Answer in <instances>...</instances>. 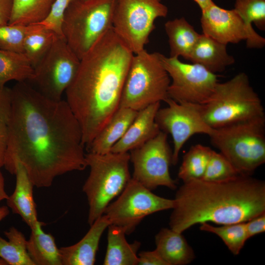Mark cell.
Listing matches in <instances>:
<instances>
[{"mask_svg":"<svg viewBox=\"0 0 265 265\" xmlns=\"http://www.w3.org/2000/svg\"><path fill=\"white\" fill-rule=\"evenodd\" d=\"M110 224L106 215L98 218L77 243L59 248L62 265H93L104 231Z\"/></svg>","mask_w":265,"mask_h":265,"instance_id":"cell-17","label":"cell"},{"mask_svg":"<svg viewBox=\"0 0 265 265\" xmlns=\"http://www.w3.org/2000/svg\"><path fill=\"white\" fill-rule=\"evenodd\" d=\"M11 89L4 166L14 173L20 162L34 186H50L54 179L87 167L80 125L66 101L50 99L27 81Z\"/></svg>","mask_w":265,"mask_h":265,"instance_id":"cell-1","label":"cell"},{"mask_svg":"<svg viewBox=\"0 0 265 265\" xmlns=\"http://www.w3.org/2000/svg\"><path fill=\"white\" fill-rule=\"evenodd\" d=\"M8 141L7 125L0 123V168L4 166Z\"/></svg>","mask_w":265,"mask_h":265,"instance_id":"cell-38","label":"cell"},{"mask_svg":"<svg viewBox=\"0 0 265 265\" xmlns=\"http://www.w3.org/2000/svg\"><path fill=\"white\" fill-rule=\"evenodd\" d=\"M107 228V244L103 265H138L140 242L135 240L129 243L125 232L120 227L110 224Z\"/></svg>","mask_w":265,"mask_h":265,"instance_id":"cell-22","label":"cell"},{"mask_svg":"<svg viewBox=\"0 0 265 265\" xmlns=\"http://www.w3.org/2000/svg\"><path fill=\"white\" fill-rule=\"evenodd\" d=\"M213 150L201 144L191 146L183 156L178 171V178L183 182L202 179Z\"/></svg>","mask_w":265,"mask_h":265,"instance_id":"cell-29","label":"cell"},{"mask_svg":"<svg viewBox=\"0 0 265 265\" xmlns=\"http://www.w3.org/2000/svg\"><path fill=\"white\" fill-rule=\"evenodd\" d=\"M31 25L0 26V49L22 53L24 38Z\"/></svg>","mask_w":265,"mask_h":265,"instance_id":"cell-33","label":"cell"},{"mask_svg":"<svg viewBox=\"0 0 265 265\" xmlns=\"http://www.w3.org/2000/svg\"><path fill=\"white\" fill-rule=\"evenodd\" d=\"M116 0H74L66 9L62 33L80 59L94 44L112 27Z\"/></svg>","mask_w":265,"mask_h":265,"instance_id":"cell-8","label":"cell"},{"mask_svg":"<svg viewBox=\"0 0 265 265\" xmlns=\"http://www.w3.org/2000/svg\"><path fill=\"white\" fill-rule=\"evenodd\" d=\"M11 108V89L5 86H0V123L7 124Z\"/></svg>","mask_w":265,"mask_h":265,"instance_id":"cell-35","label":"cell"},{"mask_svg":"<svg viewBox=\"0 0 265 265\" xmlns=\"http://www.w3.org/2000/svg\"><path fill=\"white\" fill-rule=\"evenodd\" d=\"M248 239L265 232V213L257 215L245 222Z\"/></svg>","mask_w":265,"mask_h":265,"instance_id":"cell-36","label":"cell"},{"mask_svg":"<svg viewBox=\"0 0 265 265\" xmlns=\"http://www.w3.org/2000/svg\"><path fill=\"white\" fill-rule=\"evenodd\" d=\"M4 234L8 240L0 236V258L9 265H35L28 253L24 235L15 227Z\"/></svg>","mask_w":265,"mask_h":265,"instance_id":"cell-28","label":"cell"},{"mask_svg":"<svg viewBox=\"0 0 265 265\" xmlns=\"http://www.w3.org/2000/svg\"><path fill=\"white\" fill-rule=\"evenodd\" d=\"M201 231L213 233L219 237L230 252L238 255L248 239L245 222H239L215 226L209 222L200 224Z\"/></svg>","mask_w":265,"mask_h":265,"instance_id":"cell-30","label":"cell"},{"mask_svg":"<svg viewBox=\"0 0 265 265\" xmlns=\"http://www.w3.org/2000/svg\"><path fill=\"white\" fill-rule=\"evenodd\" d=\"M248 29L256 32L252 24L265 29V0H235L234 8Z\"/></svg>","mask_w":265,"mask_h":265,"instance_id":"cell-31","label":"cell"},{"mask_svg":"<svg viewBox=\"0 0 265 265\" xmlns=\"http://www.w3.org/2000/svg\"><path fill=\"white\" fill-rule=\"evenodd\" d=\"M174 200L158 196L132 178L117 199L105 210L110 224L122 228L126 235L132 233L146 216L172 209Z\"/></svg>","mask_w":265,"mask_h":265,"instance_id":"cell-11","label":"cell"},{"mask_svg":"<svg viewBox=\"0 0 265 265\" xmlns=\"http://www.w3.org/2000/svg\"><path fill=\"white\" fill-rule=\"evenodd\" d=\"M226 46L208 36L200 34L188 60L213 73L223 72L235 62L233 56L228 53Z\"/></svg>","mask_w":265,"mask_h":265,"instance_id":"cell-20","label":"cell"},{"mask_svg":"<svg viewBox=\"0 0 265 265\" xmlns=\"http://www.w3.org/2000/svg\"><path fill=\"white\" fill-rule=\"evenodd\" d=\"M164 29L168 39L170 56L188 60L200 34L184 17L167 21Z\"/></svg>","mask_w":265,"mask_h":265,"instance_id":"cell-24","label":"cell"},{"mask_svg":"<svg viewBox=\"0 0 265 265\" xmlns=\"http://www.w3.org/2000/svg\"><path fill=\"white\" fill-rule=\"evenodd\" d=\"M0 265H8L7 263L2 259L0 258Z\"/></svg>","mask_w":265,"mask_h":265,"instance_id":"cell-43","label":"cell"},{"mask_svg":"<svg viewBox=\"0 0 265 265\" xmlns=\"http://www.w3.org/2000/svg\"><path fill=\"white\" fill-rule=\"evenodd\" d=\"M162 54L145 49L134 54L127 73L119 107L139 111L169 97L170 77L162 61Z\"/></svg>","mask_w":265,"mask_h":265,"instance_id":"cell-7","label":"cell"},{"mask_svg":"<svg viewBox=\"0 0 265 265\" xmlns=\"http://www.w3.org/2000/svg\"><path fill=\"white\" fill-rule=\"evenodd\" d=\"M74 0H55L51 11L42 22L39 23L54 32L58 36H62V25L65 12Z\"/></svg>","mask_w":265,"mask_h":265,"instance_id":"cell-34","label":"cell"},{"mask_svg":"<svg viewBox=\"0 0 265 265\" xmlns=\"http://www.w3.org/2000/svg\"><path fill=\"white\" fill-rule=\"evenodd\" d=\"M34 69L22 53L0 49V86L11 80H31Z\"/></svg>","mask_w":265,"mask_h":265,"instance_id":"cell-27","label":"cell"},{"mask_svg":"<svg viewBox=\"0 0 265 265\" xmlns=\"http://www.w3.org/2000/svg\"><path fill=\"white\" fill-rule=\"evenodd\" d=\"M239 174L223 155L213 150L202 180L221 181Z\"/></svg>","mask_w":265,"mask_h":265,"instance_id":"cell-32","label":"cell"},{"mask_svg":"<svg viewBox=\"0 0 265 265\" xmlns=\"http://www.w3.org/2000/svg\"><path fill=\"white\" fill-rule=\"evenodd\" d=\"M89 175L82 186L88 206L89 225L104 214L110 202L118 196L131 179L130 153L109 152L85 154Z\"/></svg>","mask_w":265,"mask_h":265,"instance_id":"cell-5","label":"cell"},{"mask_svg":"<svg viewBox=\"0 0 265 265\" xmlns=\"http://www.w3.org/2000/svg\"><path fill=\"white\" fill-rule=\"evenodd\" d=\"M133 54L112 27L80 59L65 93L86 148L119 107Z\"/></svg>","mask_w":265,"mask_h":265,"instance_id":"cell-2","label":"cell"},{"mask_svg":"<svg viewBox=\"0 0 265 265\" xmlns=\"http://www.w3.org/2000/svg\"><path fill=\"white\" fill-rule=\"evenodd\" d=\"M13 0H0V26L8 24Z\"/></svg>","mask_w":265,"mask_h":265,"instance_id":"cell-39","label":"cell"},{"mask_svg":"<svg viewBox=\"0 0 265 265\" xmlns=\"http://www.w3.org/2000/svg\"><path fill=\"white\" fill-rule=\"evenodd\" d=\"M174 200L169 225L180 233L204 222H245L265 213V182L242 174L221 181L192 180L183 183Z\"/></svg>","mask_w":265,"mask_h":265,"instance_id":"cell-3","label":"cell"},{"mask_svg":"<svg viewBox=\"0 0 265 265\" xmlns=\"http://www.w3.org/2000/svg\"><path fill=\"white\" fill-rule=\"evenodd\" d=\"M56 35L41 24L31 25L24 40L22 53L33 69L48 53Z\"/></svg>","mask_w":265,"mask_h":265,"instance_id":"cell-25","label":"cell"},{"mask_svg":"<svg viewBox=\"0 0 265 265\" xmlns=\"http://www.w3.org/2000/svg\"><path fill=\"white\" fill-rule=\"evenodd\" d=\"M199 6L201 10L213 2L212 0H193Z\"/></svg>","mask_w":265,"mask_h":265,"instance_id":"cell-41","label":"cell"},{"mask_svg":"<svg viewBox=\"0 0 265 265\" xmlns=\"http://www.w3.org/2000/svg\"><path fill=\"white\" fill-rule=\"evenodd\" d=\"M160 103L151 104L138 111L123 137L112 147L113 153H126L140 146L157 135L160 130L156 115Z\"/></svg>","mask_w":265,"mask_h":265,"instance_id":"cell-16","label":"cell"},{"mask_svg":"<svg viewBox=\"0 0 265 265\" xmlns=\"http://www.w3.org/2000/svg\"><path fill=\"white\" fill-rule=\"evenodd\" d=\"M138 111L119 107L108 122L87 148L88 153L105 154L124 135L135 119Z\"/></svg>","mask_w":265,"mask_h":265,"instance_id":"cell-19","label":"cell"},{"mask_svg":"<svg viewBox=\"0 0 265 265\" xmlns=\"http://www.w3.org/2000/svg\"><path fill=\"white\" fill-rule=\"evenodd\" d=\"M8 196L5 190L4 177L0 170V202L4 200H6Z\"/></svg>","mask_w":265,"mask_h":265,"instance_id":"cell-40","label":"cell"},{"mask_svg":"<svg viewBox=\"0 0 265 265\" xmlns=\"http://www.w3.org/2000/svg\"><path fill=\"white\" fill-rule=\"evenodd\" d=\"M55 0H13L9 25L28 26L42 22Z\"/></svg>","mask_w":265,"mask_h":265,"instance_id":"cell-26","label":"cell"},{"mask_svg":"<svg viewBox=\"0 0 265 265\" xmlns=\"http://www.w3.org/2000/svg\"><path fill=\"white\" fill-rule=\"evenodd\" d=\"M80 59L62 36L55 38L45 56L34 68V75L28 82L45 97L58 101L70 85L78 72Z\"/></svg>","mask_w":265,"mask_h":265,"instance_id":"cell-10","label":"cell"},{"mask_svg":"<svg viewBox=\"0 0 265 265\" xmlns=\"http://www.w3.org/2000/svg\"><path fill=\"white\" fill-rule=\"evenodd\" d=\"M156 250L167 265H186L195 258L182 233L163 228L155 236Z\"/></svg>","mask_w":265,"mask_h":265,"instance_id":"cell-21","label":"cell"},{"mask_svg":"<svg viewBox=\"0 0 265 265\" xmlns=\"http://www.w3.org/2000/svg\"><path fill=\"white\" fill-rule=\"evenodd\" d=\"M9 214V210L8 206H3L0 207V222Z\"/></svg>","mask_w":265,"mask_h":265,"instance_id":"cell-42","label":"cell"},{"mask_svg":"<svg viewBox=\"0 0 265 265\" xmlns=\"http://www.w3.org/2000/svg\"><path fill=\"white\" fill-rule=\"evenodd\" d=\"M133 164L132 179L152 190L159 186L171 189L177 187L171 177L172 151L167 141V134L161 131L153 138L130 151Z\"/></svg>","mask_w":265,"mask_h":265,"instance_id":"cell-13","label":"cell"},{"mask_svg":"<svg viewBox=\"0 0 265 265\" xmlns=\"http://www.w3.org/2000/svg\"><path fill=\"white\" fill-rule=\"evenodd\" d=\"M44 225L45 223L39 221L31 229L26 241L28 253L35 265H62L59 248L54 237L43 231Z\"/></svg>","mask_w":265,"mask_h":265,"instance_id":"cell-23","label":"cell"},{"mask_svg":"<svg viewBox=\"0 0 265 265\" xmlns=\"http://www.w3.org/2000/svg\"><path fill=\"white\" fill-rule=\"evenodd\" d=\"M200 23L203 34L221 43L246 40L248 48L261 49L265 45V39L251 32L234 9L222 8L213 1L201 10Z\"/></svg>","mask_w":265,"mask_h":265,"instance_id":"cell-15","label":"cell"},{"mask_svg":"<svg viewBox=\"0 0 265 265\" xmlns=\"http://www.w3.org/2000/svg\"><path fill=\"white\" fill-rule=\"evenodd\" d=\"M16 186L13 193L6 200L14 213L19 214L30 229L39 222L33 188L34 185L26 170L19 162L14 163Z\"/></svg>","mask_w":265,"mask_h":265,"instance_id":"cell-18","label":"cell"},{"mask_svg":"<svg viewBox=\"0 0 265 265\" xmlns=\"http://www.w3.org/2000/svg\"><path fill=\"white\" fill-rule=\"evenodd\" d=\"M139 265H167L158 251H142L138 254Z\"/></svg>","mask_w":265,"mask_h":265,"instance_id":"cell-37","label":"cell"},{"mask_svg":"<svg viewBox=\"0 0 265 265\" xmlns=\"http://www.w3.org/2000/svg\"><path fill=\"white\" fill-rule=\"evenodd\" d=\"M167 106L159 108L156 121L160 131L169 133L173 139L172 164L176 165L182 147L192 135L203 133L212 135L215 129L204 121L201 112V105L179 103L168 98Z\"/></svg>","mask_w":265,"mask_h":265,"instance_id":"cell-14","label":"cell"},{"mask_svg":"<svg viewBox=\"0 0 265 265\" xmlns=\"http://www.w3.org/2000/svg\"><path fill=\"white\" fill-rule=\"evenodd\" d=\"M214 129L212 144L239 174L252 175L265 162V116Z\"/></svg>","mask_w":265,"mask_h":265,"instance_id":"cell-6","label":"cell"},{"mask_svg":"<svg viewBox=\"0 0 265 265\" xmlns=\"http://www.w3.org/2000/svg\"><path fill=\"white\" fill-rule=\"evenodd\" d=\"M168 12L161 0H116L112 28L135 54L145 49L156 20Z\"/></svg>","mask_w":265,"mask_h":265,"instance_id":"cell-9","label":"cell"},{"mask_svg":"<svg viewBox=\"0 0 265 265\" xmlns=\"http://www.w3.org/2000/svg\"><path fill=\"white\" fill-rule=\"evenodd\" d=\"M201 112L212 129L265 116L262 101L243 72L224 82H218L208 101L201 105Z\"/></svg>","mask_w":265,"mask_h":265,"instance_id":"cell-4","label":"cell"},{"mask_svg":"<svg viewBox=\"0 0 265 265\" xmlns=\"http://www.w3.org/2000/svg\"><path fill=\"white\" fill-rule=\"evenodd\" d=\"M170 78L168 97L179 103L205 104L218 82V76L198 64L184 63L178 57L162 54Z\"/></svg>","mask_w":265,"mask_h":265,"instance_id":"cell-12","label":"cell"}]
</instances>
